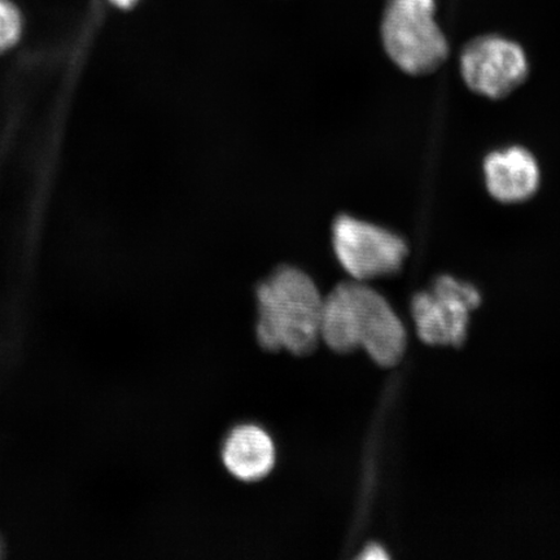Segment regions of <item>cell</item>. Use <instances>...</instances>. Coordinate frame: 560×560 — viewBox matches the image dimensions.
I'll use <instances>...</instances> for the list:
<instances>
[{
  "label": "cell",
  "instance_id": "11",
  "mask_svg": "<svg viewBox=\"0 0 560 560\" xmlns=\"http://www.w3.org/2000/svg\"><path fill=\"white\" fill-rule=\"evenodd\" d=\"M112 2L118 7H122V9H128V7L136 3V0H112Z\"/></svg>",
  "mask_w": 560,
  "mask_h": 560
},
{
  "label": "cell",
  "instance_id": "9",
  "mask_svg": "<svg viewBox=\"0 0 560 560\" xmlns=\"http://www.w3.org/2000/svg\"><path fill=\"white\" fill-rule=\"evenodd\" d=\"M20 33L21 18L16 7L9 0H0V51L16 44Z\"/></svg>",
  "mask_w": 560,
  "mask_h": 560
},
{
  "label": "cell",
  "instance_id": "2",
  "mask_svg": "<svg viewBox=\"0 0 560 560\" xmlns=\"http://www.w3.org/2000/svg\"><path fill=\"white\" fill-rule=\"evenodd\" d=\"M325 298L303 270L280 268L257 290V339L268 350L312 353L320 340Z\"/></svg>",
  "mask_w": 560,
  "mask_h": 560
},
{
  "label": "cell",
  "instance_id": "5",
  "mask_svg": "<svg viewBox=\"0 0 560 560\" xmlns=\"http://www.w3.org/2000/svg\"><path fill=\"white\" fill-rule=\"evenodd\" d=\"M481 303L476 287L451 276H441L430 291L417 293L411 303L419 338L430 346L464 345L470 313Z\"/></svg>",
  "mask_w": 560,
  "mask_h": 560
},
{
  "label": "cell",
  "instance_id": "1",
  "mask_svg": "<svg viewBox=\"0 0 560 560\" xmlns=\"http://www.w3.org/2000/svg\"><path fill=\"white\" fill-rule=\"evenodd\" d=\"M320 340L338 353L363 348L377 365L390 368L402 359L406 331L388 301L353 279L336 285L325 298Z\"/></svg>",
  "mask_w": 560,
  "mask_h": 560
},
{
  "label": "cell",
  "instance_id": "4",
  "mask_svg": "<svg viewBox=\"0 0 560 560\" xmlns=\"http://www.w3.org/2000/svg\"><path fill=\"white\" fill-rule=\"evenodd\" d=\"M332 245L342 268L361 282L397 275L409 255L401 235L348 214L335 220Z\"/></svg>",
  "mask_w": 560,
  "mask_h": 560
},
{
  "label": "cell",
  "instance_id": "6",
  "mask_svg": "<svg viewBox=\"0 0 560 560\" xmlns=\"http://www.w3.org/2000/svg\"><path fill=\"white\" fill-rule=\"evenodd\" d=\"M460 74L475 93L501 100L527 79L529 65L521 45L501 35H480L460 52Z\"/></svg>",
  "mask_w": 560,
  "mask_h": 560
},
{
  "label": "cell",
  "instance_id": "12",
  "mask_svg": "<svg viewBox=\"0 0 560 560\" xmlns=\"http://www.w3.org/2000/svg\"><path fill=\"white\" fill-rule=\"evenodd\" d=\"M3 550H4V545H3L2 538H0V557H2Z\"/></svg>",
  "mask_w": 560,
  "mask_h": 560
},
{
  "label": "cell",
  "instance_id": "10",
  "mask_svg": "<svg viewBox=\"0 0 560 560\" xmlns=\"http://www.w3.org/2000/svg\"><path fill=\"white\" fill-rule=\"evenodd\" d=\"M387 552L382 548V546L377 544H371L368 546L365 550H363L361 559L365 560H377V559H388Z\"/></svg>",
  "mask_w": 560,
  "mask_h": 560
},
{
  "label": "cell",
  "instance_id": "3",
  "mask_svg": "<svg viewBox=\"0 0 560 560\" xmlns=\"http://www.w3.org/2000/svg\"><path fill=\"white\" fill-rule=\"evenodd\" d=\"M435 12V0H387L382 20L383 45L404 72H435L450 55Z\"/></svg>",
  "mask_w": 560,
  "mask_h": 560
},
{
  "label": "cell",
  "instance_id": "8",
  "mask_svg": "<svg viewBox=\"0 0 560 560\" xmlns=\"http://www.w3.org/2000/svg\"><path fill=\"white\" fill-rule=\"evenodd\" d=\"M276 445L268 432L256 424H242L223 443L222 460L228 471L242 481H258L276 465Z\"/></svg>",
  "mask_w": 560,
  "mask_h": 560
},
{
  "label": "cell",
  "instance_id": "7",
  "mask_svg": "<svg viewBox=\"0 0 560 560\" xmlns=\"http://www.w3.org/2000/svg\"><path fill=\"white\" fill-rule=\"evenodd\" d=\"M482 170L489 194L502 202L527 200L540 187V166L522 145L488 153Z\"/></svg>",
  "mask_w": 560,
  "mask_h": 560
}]
</instances>
